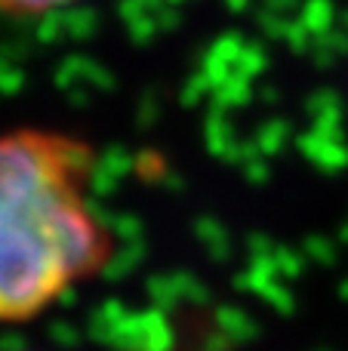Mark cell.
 Here are the masks:
<instances>
[{"instance_id":"2","label":"cell","mask_w":348,"mask_h":351,"mask_svg":"<svg viewBox=\"0 0 348 351\" xmlns=\"http://www.w3.org/2000/svg\"><path fill=\"white\" fill-rule=\"evenodd\" d=\"M68 3H74V0H0V16L37 19V16L62 10V6H68Z\"/></svg>"},{"instance_id":"1","label":"cell","mask_w":348,"mask_h":351,"mask_svg":"<svg viewBox=\"0 0 348 351\" xmlns=\"http://www.w3.org/2000/svg\"><path fill=\"white\" fill-rule=\"evenodd\" d=\"M96 154L59 130L0 133V324L47 315L111 262Z\"/></svg>"}]
</instances>
